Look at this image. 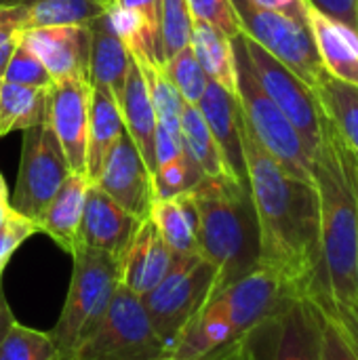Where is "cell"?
Wrapping results in <instances>:
<instances>
[{"label":"cell","instance_id":"29","mask_svg":"<svg viewBox=\"0 0 358 360\" xmlns=\"http://www.w3.org/2000/svg\"><path fill=\"white\" fill-rule=\"evenodd\" d=\"M108 8L97 0H30L25 30L46 25H89Z\"/></svg>","mask_w":358,"mask_h":360},{"label":"cell","instance_id":"43","mask_svg":"<svg viewBox=\"0 0 358 360\" xmlns=\"http://www.w3.org/2000/svg\"><path fill=\"white\" fill-rule=\"evenodd\" d=\"M25 19H27V4L21 2L0 4V27L25 30Z\"/></svg>","mask_w":358,"mask_h":360},{"label":"cell","instance_id":"49","mask_svg":"<svg viewBox=\"0 0 358 360\" xmlns=\"http://www.w3.org/2000/svg\"><path fill=\"white\" fill-rule=\"evenodd\" d=\"M354 302L358 304V251H357V266H354Z\"/></svg>","mask_w":358,"mask_h":360},{"label":"cell","instance_id":"9","mask_svg":"<svg viewBox=\"0 0 358 360\" xmlns=\"http://www.w3.org/2000/svg\"><path fill=\"white\" fill-rule=\"evenodd\" d=\"M232 4L241 32L314 89L327 72L321 63L308 23L264 8L253 0H232Z\"/></svg>","mask_w":358,"mask_h":360},{"label":"cell","instance_id":"18","mask_svg":"<svg viewBox=\"0 0 358 360\" xmlns=\"http://www.w3.org/2000/svg\"><path fill=\"white\" fill-rule=\"evenodd\" d=\"M308 27L325 72L358 86V30L308 6Z\"/></svg>","mask_w":358,"mask_h":360},{"label":"cell","instance_id":"34","mask_svg":"<svg viewBox=\"0 0 358 360\" xmlns=\"http://www.w3.org/2000/svg\"><path fill=\"white\" fill-rule=\"evenodd\" d=\"M2 80L23 86H36V89H49L53 84V78L49 76L40 59L27 49V44L21 38L8 59Z\"/></svg>","mask_w":358,"mask_h":360},{"label":"cell","instance_id":"51","mask_svg":"<svg viewBox=\"0 0 358 360\" xmlns=\"http://www.w3.org/2000/svg\"><path fill=\"white\" fill-rule=\"evenodd\" d=\"M354 173H357V181H358V154H354Z\"/></svg>","mask_w":358,"mask_h":360},{"label":"cell","instance_id":"12","mask_svg":"<svg viewBox=\"0 0 358 360\" xmlns=\"http://www.w3.org/2000/svg\"><path fill=\"white\" fill-rule=\"evenodd\" d=\"M91 82L89 78L53 80L46 97V120L57 135L70 173L87 175Z\"/></svg>","mask_w":358,"mask_h":360},{"label":"cell","instance_id":"38","mask_svg":"<svg viewBox=\"0 0 358 360\" xmlns=\"http://www.w3.org/2000/svg\"><path fill=\"white\" fill-rule=\"evenodd\" d=\"M325 325H323V352L321 360H358L357 352L350 348L338 325L323 312Z\"/></svg>","mask_w":358,"mask_h":360},{"label":"cell","instance_id":"24","mask_svg":"<svg viewBox=\"0 0 358 360\" xmlns=\"http://www.w3.org/2000/svg\"><path fill=\"white\" fill-rule=\"evenodd\" d=\"M190 46L209 80L217 82L228 93L236 95V63L232 38H228L226 34H222L219 30L211 27L205 21L194 19Z\"/></svg>","mask_w":358,"mask_h":360},{"label":"cell","instance_id":"42","mask_svg":"<svg viewBox=\"0 0 358 360\" xmlns=\"http://www.w3.org/2000/svg\"><path fill=\"white\" fill-rule=\"evenodd\" d=\"M253 2L264 8L283 13L291 19H298L302 23H308V6L310 4L306 0H253Z\"/></svg>","mask_w":358,"mask_h":360},{"label":"cell","instance_id":"30","mask_svg":"<svg viewBox=\"0 0 358 360\" xmlns=\"http://www.w3.org/2000/svg\"><path fill=\"white\" fill-rule=\"evenodd\" d=\"M0 360H59V352L49 331H38L15 321L0 342Z\"/></svg>","mask_w":358,"mask_h":360},{"label":"cell","instance_id":"8","mask_svg":"<svg viewBox=\"0 0 358 360\" xmlns=\"http://www.w3.org/2000/svg\"><path fill=\"white\" fill-rule=\"evenodd\" d=\"M74 360H169L141 300L118 285L103 321L80 346Z\"/></svg>","mask_w":358,"mask_h":360},{"label":"cell","instance_id":"35","mask_svg":"<svg viewBox=\"0 0 358 360\" xmlns=\"http://www.w3.org/2000/svg\"><path fill=\"white\" fill-rule=\"evenodd\" d=\"M188 6L196 21L209 23L228 38L243 34L232 0H188Z\"/></svg>","mask_w":358,"mask_h":360},{"label":"cell","instance_id":"13","mask_svg":"<svg viewBox=\"0 0 358 360\" xmlns=\"http://www.w3.org/2000/svg\"><path fill=\"white\" fill-rule=\"evenodd\" d=\"M93 184L137 219L143 221L150 217L156 200L154 179L141 152L127 133L112 146Z\"/></svg>","mask_w":358,"mask_h":360},{"label":"cell","instance_id":"5","mask_svg":"<svg viewBox=\"0 0 358 360\" xmlns=\"http://www.w3.org/2000/svg\"><path fill=\"white\" fill-rule=\"evenodd\" d=\"M232 49L236 63V99L249 131L283 171L298 179L312 181V156L298 129L262 89L249 61L243 34L232 38Z\"/></svg>","mask_w":358,"mask_h":360},{"label":"cell","instance_id":"4","mask_svg":"<svg viewBox=\"0 0 358 360\" xmlns=\"http://www.w3.org/2000/svg\"><path fill=\"white\" fill-rule=\"evenodd\" d=\"M120 285V262L103 251L78 245L72 251V278L61 314L49 331L59 360H74L93 335Z\"/></svg>","mask_w":358,"mask_h":360},{"label":"cell","instance_id":"11","mask_svg":"<svg viewBox=\"0 0 358 360\" xmlns=\"http://www.w3.org/2000/svg\"><path fill=\"white\" fill-rule=\"evenodd\" d=\"M243 40L262 89L291 120L310 156H314L321 146L325 120V112L321 108L317 91L245 34Z\"/></svg>","mask_w":358,"mask_h":360},{"label":"cell","instance_id":"25","mask_svg":"<svg viewBox=\"0 0 358 360\" xmlns=\"http://www.w3.org/2000/svg\"><path fill=\"white\" fill-rule=\"evenodd\" d=\"M179 137L186 154L196 162L205 177H234L203 114L196 105L186 101L179 120Z\"/></svg>","mask_w":358,"mask_h":360},{"label":"cell","instance_id":"40","mask_svg":"<svg viewBox=\"0 0 358 360\" xmlns=\"http://www.w3.org/2000/svg\"><path fill=\"white\" fill-rule=\"evenodd\" d=\"M184 154V146H181V137L169 133L165 127H156V146H154V156H156V169L179 158ZM154 169V171H156Z\"/></svg>","mask_w":358,"mask_h":360},{"label":"cell","instance_id":"2","mask_svg":"<svg viewBox=\"0 0 358 360\" xmlns=\"http://www.w3.org/2000/svg\"><path fill=\"white\" fill-rule=\"evenodd\" d=\"M312 184L319 198L321 259L310 297L354 302L358 251V181L354 152L335 124L323 120V137L312 156Z\"/></svg>","mask_w":358,"mask_h":360},{"label":"cell","instance_id":"36","mask_svg":"<svg viewBox=\"0 0 358 360\" xmlns=\"http://www.w3.org/2000/svg\"><path fill=\"white\" fill-rule=\"evenodd\" d=\"M38 232L36 224L17 211H8V215L0 221V266H6L13 253Z\"/></svg>","mask_w":358,"mask_h":360},{"label":"cell","instance_id":"3","mask_svg":"<svg viewBox=\"0 0 358 360\" xmlns=\"http://www.w3.org/2000/svg\"><path fill=\"white\" fill-rule=\"evenodd\" d=\"M190 196L198 217V249L215 266L219 287L257 270L260 228L249 184L205 177Z\"/></svg>","mask_w":358,"mask_h":360},{"label":"cell","instance_id":"52","mask_svg":"<svg viewBox=\"0 0 358 360\" xmlns=\"http://www.w3.org/2000/svg\"><path fill=\"white\" fill-rule=\"evenodd\" d=\"M4 268H6V266H0V278H2V272H4Z\"/></svg>","mask_w":358,"mask_h":360},{"label":"cell","instance_id":"53","mask_svg":"<svg viewBox=\"0 0 358 360\" xmlns=\"http://www.w3.org/2000/svg\"><path fill=\"white\" fill-rule=\"evenodd\" d=\"M0 84H2V80H0Z\"/></svg>","mask_w":358,"mask_h":360},{"label":"cell","instance_id":"47","mask_svg":"<svg viewBox=\"0 0 358 360\" xmlns=\"http://www.w3.org/2000/svg\"><path fill=\"white\" fill-rule=\"evenodd\" d=\"M19 32H23V30H17V27H0V44H4L6 40H11Z\"/></svg>","mask_w":358,"mask_h":360},{"label":"cell","instance_id":"41","mask_svg":"<svg viewBox=\"0 0 358 360\" xmlns=\"http://www.w3.org/2000/svg\"><path fill=\"white\" fill-rule=\"evenodd\" d=\"M160 2L162 0H116V4L135 8L143 15V19L150 25V32L156 40L158 55H160ZM160 63H162V55H160Z\"/></svg>","mask_w":358,"mask_h":360},{"label":"cell","instance_id":"50","mask_svg":"<svg viewBox=\"0 0 358 360\" xmlns=\"http://www.w3.org/2000/svg\"><path fill=\"white\" fill-rule=\"evenodd\" d=\"M97 2H99V4H103L106 8H110L112 4H116V0H97Z\"/></svg>","mask_w":358,"mask_h":360},{"label":"cell","instance_id":"21","mask_svg":"<svg viewBox=\"0 0 358 360\" xmlns=\"http://www.w3.org/2000/svg\"><path fill=\"white\" fill-rule=\"evenodd\" d=\"M120 114L124 120V131L131 137V141L137 146L141 152L150 173L154 175L156 169V156H154V146H156V114L146 89V80L141 76L139 65L131 57V68L127 72V80L122 86V95L118 99Z\"/></svg>","mask_w":358,"mask_h":360},{"label":"cell","instance_id":"6","mask_svg":"<svg viewBox=\"0 0 358 360\" xmlns=\"http://www.w3.org/2000/svg\"><path fill=\"white\" fill-rule=\"evenodd\" d=\"M325 316L310 295H289L241 340L243 360H321Z\"/></svg>","mask_w":358,"mask_h":360},{"label":"cell","instance_id":"37","mask_svg":"<svg viewBox=\"0 0 358 360\" xmlns=\"http://www.w3.org/2000/svg\"><path fill=\"white\" fill-rule=\"evenodd\" d=\"M319 308L338 325L350 348L358 356V304L357 302H340L331 297H312Z\"/></svg>","mask_w":358,"mask_h":360},{"label":"cell","instance_id":"7","mask_svg":"<svg viewBox=\"0 0 358 360\" xmlns=\"http://www.w3.org/2000/svg\"><path fill=\"white\" fill-rule=\"evenodd\" d=\"M217 287V270L209 259H205V255L173 253V264L162 281L139 297L167 348H171L188 321L205 306Z\"/></svg>","mask_w":358,"mask_h":360},{"label":"cell","instance_id":"14","mask_svg":"<svg viewBox=\"0 0 358 360\" xmlns=\"http://www.w3.org/2000/svg\"><path fill=\"white\" fill-rule=\"evenodd\" d=\"M139 224L141 219L124 211L97 184L91 181L84 198L78 245L103 251L120 262Z\"/></svg>","mask_w":358,"mask_h":360},{"label":"cell","instance_id":"16","mask_svg":"<svg viewBox=\"0 0 358 360\" xmlns=\"http://www.w3.org/2000/svg\"><path fill=\"white\" fill-rule=\"evenodd\" d=\"M196 108L203 114L209 131L213 133L228 169L236 179L247 184V167L243 152V112L236 95L209 80V86Z\"/></svg>","mask_w":358,"mask_h":360},{"label":"cell","instance_id":"28","mask_svg":"<svg viewBox=\"0 0 358 360\" xmlns=\"http://www.w3.org/2000/svg\"><path fill=\"white\" fill-rule=\"evenodd\" d=\"M133 61L141 70L158 124L179 137V120H181V110H184V99L179 91L175 89V84L171 82L162 65L154 61H146V59H133Z\"/></svg>","mask_w":358,"mask_h":360},{"label":"cell","instance_id":"31","mask_svg":"<svg viewBox=\"0 0 358 360\" xmlns=\"http://www.w3.org/2000/svg\"><path fill=\"white\" fill-rule=\"evenodd\" d=\"M194 17L190 13L188 0H162L160 2V55L162 65L190 46Z\"/></svg>","mask_w":358,"mask_h":360},{"label":"cell","instance_id":"10","mask_svg":"<svg viewBox=\"0 0 358 360\" xmlns=\"http://www.w3.org/2000/svg\"><path fill=\"white\" fill-rule=\"evenodd\" d=\"M68 175L70 167L65 162L63 150L44 116L38 124L23 129L21 158L15 192L11 196V209L36 224Z\"/></svg>","mask_w":358,"mask_h":360},{"label":"cell","instance_id":"19","mask_svg":"<svg viewBox=\"0 0 358 360\" xmlns=\"http://www.w3.org/2000/svg\"><path fill=\"white\" fill-rule=\"evenodd\" d=\"M89 177L70 173L51 202L44 207L40 217L36 219L38 232L46 234L59 249L68 255L78 247V232L84 211V198L89 190Z\"/></svg>","mask_w":358,"mask_h":360},{"label":"cell","instance_id":"48","mask_svg":"<svg viewBox=\"0 0 358 360\" xmlns=\"http://www.w3.org/2000/svg\"><path fill=\"white\" fill-rule=\"evenodd\" d=\"M213 360H243L241 359V344L236 348H232L230 352H226V354H222V356H217V359Z\"/></svg>","mask_w":358,"mask_h":360},{"label":"cell","instance_id":"17","mask_svg":"<svg viewBox=\"0 0 358 360\" xmlns=\"http://www.w3.org/2000/svg\"><path fill=\"white\" fill-rule=\"evenodd\" d=\"M173 264V251L158 234L152 219H143L120 257V285L137 297L152 291Z\"/></svg>","mask_w":358,"mask_h":360},{"label":"cell","instance_id":"26","mask_svg":"<svg viewBox=\"0 0 358 360\" xmlns=\"http://www.w3.org/2000/svg\"><path fill=\"white\" fill-rule=\"evenodd\" d=\"M49 89L23 86L4 82L0 84V137L13 131H23L38 124L46 116Z\"/></svg>","mask_w":358,"mask_h":360},{"label":"cell","instance_id":"44","mask_svg":"<svg viewBox=\"0 0 358 360\" xmlns=\"http://www.w3.org/2000/svg\"><path fill=\"white\" fill-rule=\"evenodd\" d=\"M13 323H15V316H13V310L8 306V300H6L4 289H2V283H0V342L8 333V329L13 327Z\"/></svg>","mask_w":358,"mask_h":360},{"label":"cell","instance_id":"20","mask_svg":"<svg viewBox=\"0 0 358 360\" xmlns=\"http://www.w3.org/2000/svg\"><path fill=\"white\" fill-rule=\"evenodd\" d=\"M89 82L112 91L116 101L122 95L131 55L110 25L108 11L95 17L89 25Z\"/></svg>","mask_w":358,"mask_h":360},{"label":"cell","instance_id":"1","mask_svg":"<svg viewBox=\"0 0 358 360\" xmlns=\"http://www.w3.org/2000/svg\"><path fill=\"white\" fill-rule=\"evenodd\" d=\"M243 152L260 228V264L293 295H308L321 259L317 188L283 171L257 143L245 118Z\"/></svg>","mask_w":358,"mask_h":360},{"label":"cell","instance_id":"46","mask_svg":"<svg viewBox=\"0 0 358 360\" xmlns=\"http://www.w3.org/2000/svg\"><path fill=\"white\" fill-rule=\"evenodd\" d=\"M8 211H11V196H8L4 177L0 175V221L8 215Z\"/></svg>","mask_w":358,"mask_h":360},{"label":"cell","instance_id":"33","mask_svg":"<svg viewBox=\"0 0 358 360\" xmlns=\"http://www.w3.org/2000/svg\"><path fill=\"white\" fill-rule=\"evenodd\" d=\"M152 179H154V194L158 200V198H171V196H179V194L194 190L205 179V175L184 150L179 158L158 167Z\"/></svg>","mask_w":358,"mask_h":360},{"label":"cell","instance_id":"27","mask_svg":"<svg viewBox=\"0 0 358 360\" xmlns=\"http://www.w3.org/2000/svg\"><path fill=\"white\" fill-rule=\"evenodd\" d=\"M321 108L335 124L346 143L358 154V86L340 82L325 74L314 86Z\"/></svg>","mask_w":358,"mask_h":360},{"label":"cell","instance_id":"45","mask_svg":"<svg viewBox=\"0 0 358 360\" xmlns=\"http://www.w3.org/2000/svg\"><path fill=\"white\" fill-rule=\"evenodd\" d=\"M19 38H21V32L15 34V36H13L11 40H6L4 44H0V80H2V76H4V70H6V65H8V59H11V55H13V51H15Z\"/></svg>","mask_w":358,"mask_h":360},{"label":"cell","instance_id":"15","mask_svg":"<svg viewBox=\"0 0 358 360\" xmlns=\"http://www.w3.org/2000/svg\"><path fill=\"white\" fill-rule=\"evenodd\" d=\"M21 40L40 59L53 80L89 78L87 25H46L21 32Z\"/></svg>","mask_w":358,"mask_h":360},{"label":"cell","instance_id":"22","mask_svg":"<svg viewBox=\"0 0 358 360\" xmlns=\"http://www.w3.org/2000/svg\"><path fill=\"white\" fill-rule=\"evenodd\" d=\"M124 120L120 105L110 89L91 84L89 110V139H87V177L95 181L112 146L124 135Z\"/></svg>","mask_w":358,"mask_h":360},{"label":"cell","instance_id":"32","mask_svg":"<svg viewBox=\"0 0 358 360\" xmlns=\"http://www.w3.org/2000/svg\"><path fill=\"white\" fill-rule=\"evenodd\" d=\"M162 68L171 78V82L175 84V89L179 91L181 99L186 103L196 105L209 86V76L205 74L198 59L194 57L192 46H186L184 51L173 55Z\"/></svg>","mask_w":358,"mask_h":360},{"label":"cell","instance_id":"23","mask_svg":"<svg viewBox=\"0 0 358 360\" xmlns=\"http://www.w3.org/2000/svg\"><path fill=\"white\" fill-rule=\"evenodd\" d=\"M150 219L158 234L175 255L200 253L198 249V217L190 192L158 198L152 205Z\"/></svg>","mask_w":358,"mask_h":360},{"label":"cell","instance_id":"39","mask_svg":"<svg viewBox=\"0 0 358 360\" xmlns=\"http://www.w3.org/2000/svg\"><path fill=\"white\" fill-rule=\"evenodd\" d=\"M312 8L321 11L327 17L348 23L358 30V0H306Z\"/></svg>","mask_w":358,"mask_h":360}]
</instances>
